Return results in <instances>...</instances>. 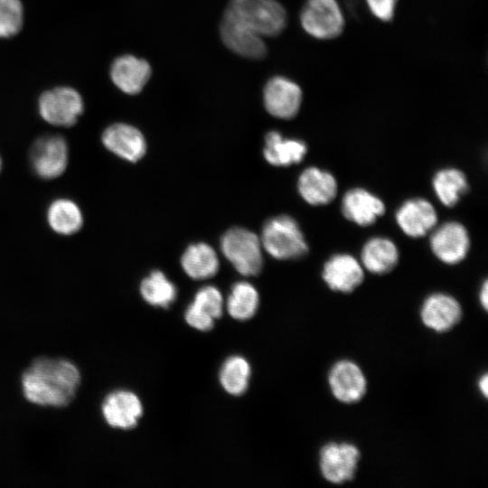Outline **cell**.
<instances>
[{"label": "cell", "instance_id": "1", "mask_svg": "<svg viewBox=\"0 0 488 488\" xmlns=\"http://www.w3.org/2000/svg\"><path fill=\"white\" fill-rule=\"evenodd\" d=\"M80 379L79 369L68 360L38 358L22 375L23 394L38 406L64 408L75 399Z\"/></svg>", "mask_w": 488, "mask_h": 488}, {"label": "cell", "instance_id": "10", "mask_svg": "<svg viewBox=\"0 0 488 488\" xmlns=\"http://www.w3.org/2000/svg\"><path fill=\"white\" fill-rule=\"evenodd\" d=\"M464 316L463 306L451 294L434 292L427 296L419 308L422 324L436 333H446L455 329Z\"/></svg>", "mask_w": 488, "mask_h": 488}, {"label": "cell", "instance_id": "19", "mask_svg": "<svg viewBox=\"0 0 488 488\" xmlns=\"http://www.w3.org/2000/svg\"><path fill=\"white\" fill-rule=\"evenodd\" d=\"M104 146L117 156L136 162L146 151V143L143 134L135 127L116 123L108 127L101 136Z\"/></svg>", "mask_w": 488, "mask_h": 488}, {"label": "cell", "instance_id": "5", "mask_svg": "<svg viewBox=\"0 0 488 488\" xmlns=\"http://www.w3.org/2000/svg\"><path fill=\"white\" fill-rule=\"evenodd\" d=\"M260 238L240 227L227 230L221 240L225 258L243 276H256L262 268L263 258Z\"/></svg>", "mask_w": 488, "mask_h": 488}, {"label": "cell", "instance_id": "8", "mask_svg": "<svg viewBox=\"0 0 488 488\" xmlns=\"http://www.w3.org/2000/svg\"><path fill=\"white\" fill-rule=\"evenodd\" d=\"M429 248L440 262L457 265L466 258L470 251V233L458 221H446L436 225L429 233Z\"/></svg>", "mask_w": 488, "mask_h": 488}, {"label": "cell", "instance_id": "28", "mask_svg": "<svg viewBox=\"0 0 488 488\" xmlns=\"http://www.w3.org/2000/svg\"><path fill=\"white\" fill-rule=\"evenodd\" d=\"M250 373V365L245 358L232 356L221 368L220 382L226 392L239 396L247 390Z\"/></svg>", "mask_w": 488, "mask_h": 488}, {"label": "cell", "instance_id": "3", "mask_svg": "<svg viewBox=\"0 0 488 488\" xmlns=\"http://www.w3.org/2000/svg\"><path fill=\"white\" fill-rule=\"evenodd\" d=\"M227 8L262 37L278 35L286 25V12L277 0H230Z\"/></svg>", "mask_w": 488, "mask_h": 488}, {"label": "cell", "instance_id": "26", "mask_svg": "<svg viewBox=\"0 0 488 488\" xmlns=\"http://www.w3.org/2000/svg\"><path fill=\"white\" fill-rule=\"evenodd\" d=\"M259 303L257 289L249 282L234 284L227 301L230 315L239 321L250 319L257 312Z\"/></svg>", "mask_w": 488, "mask_h": 488}, {"label": "cell", "instance_id": "25", "mask_svg": "<svg viewBox=\"0 0 488 488\" xmlns=\"http://www.w3.org/2000/svg\"><path fill=\"white\" fill-rule=\"evenodd\" d=\"M50 227L61 235H71L79 231L83 217L79 206L71 200L58 199L52 202L47 211Z\"/></svg>", "mask_w": 488, "mask_h": 488}, {"label": "cell", "instance_id": "20", "mask_svg": "<svg viewBox=\"0 0 488 488\" xmlns=\"http://www.w3.org/2000/svg\"><path fill=\"white\" fill-rule=\"evenodd\" d=\"M399 257L395 241L385 236H374L363 243L360 262L369 273L384 276L395 269L399 262Z\"/></svg>", "mask_w": 488, "mask_h": 488}, {"label": "cell", "instance_id": "15", "mask_svg": "<svg viewBox=\"0 0 488 488\" xmlns=\"http://www.w3.org/2000/svg\"><path fill=\"white\" fill-rule=\"evenodd\" d=\"M263 99L265 108L271 116L280 119H291L300 110L303 91L292 80L276 76L267 82Z\"/></svg>", "mask_w": 488, "mask_h": 488}, {"label": "cell", "instance_id": "22", "mask_svg": "<svg viewBox=\"0 0 488 488\" xmlns=\"http://www.w3.org/2000/svg\"><path fill=\"white\" fill-rule=\"evenodd\" d=\"M308 146L304 140L284 137L277 131H270L265 137L264 157L272 165L289 166L301 163Z\"/></svg>", "mask_w": 488, "mask_h": 488}, {"label": "cell", "instance_id": "17", "mask_svg": "<svg viewBox=\"0 0 488 488\" xmlns=\"http://www.w3.org/2000/svg\"><path fill=\"white\" fill-rule=\"evenodd\" d=\"M296 186L302 199L312 206L328 205L338 193L336 177L330 171L314 165L303 170Z\"/></svg>", "mask_w": 488, "mask_h": 488}, {"label": "cell", "instance_id": "32", "mask_svg": "<svg viewBox=\"0 0 488 488\" xmlns=\"http://www.w3.org/2000/svg\"><path fill=\"white\" fill-rule=\"evenodd\" d=\"M186 323L192 328L206 332L214 326V320L198 314L191 305L184 313Z\"/></svg>", "mask_w": 488, "mask_h": 488}, {"label": "cell", "instance_id": "18", "mask_svg": "<svg viewBox=\"0 0 488 488\" xmlns=\"http://www.w3.org/2000/svg\"><path fill=\"white\" fill-rule=\"evenodd\" d=\"M101 412L111 427L126 430L137 425L143 415V406L135 393L118 389L106 396L101 404Z\"/></svg>", "mask_w": 488, "mask_h": 488}, {"label": "cell", "instance_id": "31", "mask_svg": "<svg viewBox=\"0 0 488 488\" xmlns=\"http://www.w3.org/2000/svg\"><path fill=\"white\" fill-rule=\"evenodd\" d=\"M371 14L382 22H389L395 16L398 0H365Z\"/></svg>", "mask_w": 488, "mask_h": 488}, {"label": "cell", "instance_id": "7", "mask_svg": "<svg viewBox=\"0 0 488 488\" xmlns=\"http://www.w3.org/2000/svg\"><path fill=\"white\" fill-rule=\"evenodd\" d=\"M39 113L49 124L69 127L84 111V101L78 90L60 86L44 91L38 101Z\"/></svg>", "mask_w": 488, "mask_h": 488}, {"label": "cell", "instance_id": "11", "mask_svg": "<svg viewBox=\"0 0 488 488\" xmlns=\"http://www.w3.org/2000/svg\"><path fill=\"white\" fill-rule=\"evenodd\" d=\"M364 268L360 260L346 252L331 255L323 264L321 277L333 292L352 294L360 287L365 278Z\"/></svg>", "mask_w": 488, "mask_h": 488}, {"label": "cell", "instance_id": "14", "mask_svg": "<svg viewBox=\"0 0 488 488\" xmlns=\"http://www.w3.org/2000/svg\"><path fill=\"white\" fill-rule=\"evenodd\" d=\"M395 221L408 238L420 239L429 235L438 223L435 206L426 198L405 200L395 211Z\"/></svg>", "mask_w": 488, "mask_h": 488}, {"label": "cell", "instance_id": "24", "mask_svg": "<svg viewBox=\"0 0 488 488\" xmlns=\"http://www.w3.org/2000/svg\"><path fill=\"white\" fill-rule=\"evenodd\" d=\"M183 271L192 279H206L219 270V258L208 244L199 242L190 245L181 258Z\"/></svg>", "mask_w": 488, "mask_h": 488}, {"label": "cell", "instance_id": "2", "mask_svg": "<svg viewBox=\"0 0 488 488\" xmlns=\"http://www.w3.org/2000/svg\"><path fill=\"white\" fill-rule=\"evenodd\" d=\"M260 241L265 250L278 260L300 259L309 252V246L298 222L286 214L265 222Z\"/></svg>", "mask_w": 488, "mask_h": 488}, {"label": "cell", "instance_id": "35", "mask_svg": "<svg viewBox=\"0 0 488 488\" xmlns=\"http://www.w3.org/2000/svg\"><path fill=\"white\" fill-rule=\"evenodd\" d=\"M1 169H2V160L0 158V172H1Z\"/></svg>", "mask_w": 488, "mask_h": 488}, {"label": "cell", "instance_id": "16", "mask_svg": "<svg viewBox=\"0 0 488 488\" xmlns=\"http://www.w3.org/2000/svg\"><path fill=\"white\" fill-rule=\"evenodd\" d=\"M386 212L382 199L363 187L347 190L341 200V213L348 221L367 228Z\"/></svg>", "mask_w": 488, "mask_h": 488}, {"label": "cell", "instance_id": "13", "mask_svg": "<svg viewBox=\"0 0 488 488\" xmlns=\"http://www.w3.org/2000/svg\"><path fill=\"white\" fill-rule=\"evenodd\" d=\"M30 160L33 171L42 179L50 180L61 176L69 162V148L66 140L59 135L39 137L33 145Z\"/></svg>", "mask_w": 488, "mask_h": 488}, {"label": "cell", "instance_id": "29", "mask_svg": "<svg viewBox=\"0 0 488 488\" xmlns=\"http://www.w3.org/2000/svg\"><path fill=\"white\" fill-rule=\"evenodd\" d=\"M23 24V7L21 0H0V38L17 34Z\"/></svg>", "mask_w": 488, "mask_h": 488}, {"label": "cell", "instance_id": "9", "mask_svg": "<svg viewBox=\"0 0 488 488\" xmlns=\"http://www.w3.org/2000/svg\"><path fill=\"white\" fill-rule=\"evenodd\" d=\"M327 383L333 397L345 405L359 403L368 391L365 372L351 359H340L330 367Z\"/></svg>", "mask_w": 488, "mask_h": 488}, {"label": "cell", "instance_id": "4", "mask_svg": "<svg viewBox=\"0 0 488 488\" xmlns=\"http://www.w3.org/2000/svg\"><path fill=\"white\" fill-rule=\"evenodd\" d=\"M361 452L353 443L329 441L318 453V467L329 483L342 485L353 481L359 470Z\"/></svg>", "mask_w": 488, "mask_h": 488}, {"label": "cell", "instance_id": "6", "mask_svg": "<svg viewBox=\"0 0 488 488\" xmlns=\"http://www.w3.org/2000/svg\"><path fill=\"white\" fill-rule=\"evenodd\" d=\"M303 30L317 40H332L345 26L343 9L337 0H306L300 13Z\"/></svg>", "mask_w": 488, "mask_h": 488}, {"label": "cell", "instance_id": "34", "mask_svg": "<svg viewBox=\"0 0 488 488\" xmlns=\"http://www.w3.org/2000/svg\"><path fill=\"white\" fill-rule=\"evenodd\" d=\"M477 388L480 394L486 399L488 398V375L486 372L478 379Z\"/></svg>", "mask_w": 488, "mask_h": 488}, {"label": "cell", "instance_id": "12", "mask_svg": "<svg viewBox=\"0 0 488 488\" xmlns=\"http://www.w3.org/2000/svg\"><path fill=\"white\" fill-rule=\"evenodd\" d=\"M220 33L223 43L233 52L253 60L267 54L263 37L236 17L228 8L223 13Z\"/></svg>", "mask_w": 488, "mask_h": 488}, {"label": "cell", "instance_id": "23", "mask_svg": "<svg viewBox=\"0 0 488 488\" xmlns=\"http://www.w3.org/2000/svg\"><path fill=\"white\" fill-rule=\"evenodd\" d=\"M432 188L438 201L447 208L456 206L470 191L466 174L455 167L438 169L432 177Z\"/></svg>", "mask_w": 488, "mask_h": 488}, {"label": "cell", "instance_id": "27", "mask_svg": "<svg viewBox=\"0 0 488 488\" xmlns=\"http://www.w3.org/2000/svg\"><path fill=\"white\" fill-rule=\"evenodd\" d=\"M143 299L153 306L168 307L176 298L175 286L160 270H155L140 284Z\"/></svg>", "mask_w": 488, "mask_h": 488}, {"label": "cell", "instance_id": "30", "mask_svg": "<svg viewBox=\"0 0 488 488\" xmlns=\"http://www.w3.org/2000/svg\"><path fill=\"white\" fill-rule=\"evenodd\" d=\"M199 314L213 320L222 314L223 299L220 290L213 286L202 287L194 296L190 305Z\"/></svg>", "mask_w": 488, "mask_h": 488}, {"label": "cell", "instance_id": "33", "mask_svg": "<svg viewBox=\"0 0 488 488\" xmlns=\"http://www.w3.org/2000/svg\"><path fill=\"white\" fill-rule=\"evenodd\" d=\"M478 300L481 307L487 312L488 310V281L484 279L481 284L479 292H478Z\"/></svg>", "mask_w": 488, "mask_h": 488}, {"label": "cell", "instance_id": "21", "mask_svg": "<svg viewBox=\"0 0 488 488\" xmlns=\"http://www.w3.org/2000/svg\"><path fill=\"white\" fill-rule=\"evenodd\" d=\"M150 64L144 59L125 54L115 59L110 67L113 83L123 92L139 93L151 77Z\"/></svg>", "mask_w": 488, "mask_h": 488}]
</instances>
